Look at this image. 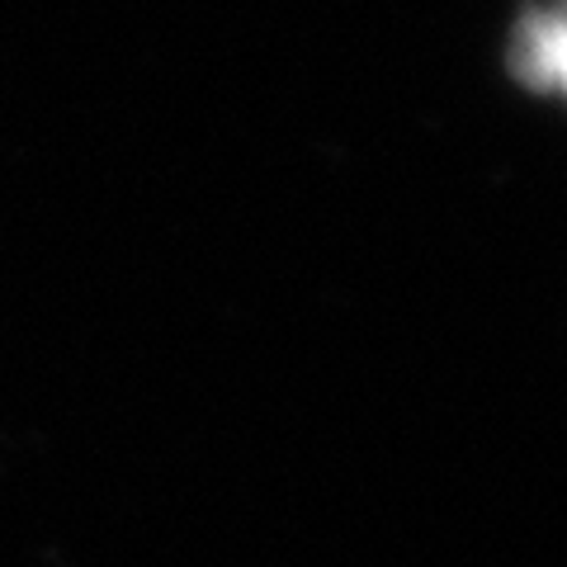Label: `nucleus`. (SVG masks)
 Returning <instances> with one entry per match:
<instances>
[{
  "mask_svg": "<svg viewBox=\"0 0 567 567\" xmlns=\"http://www.w3.org/2000/svg\"><path fill=\"white\" fill-rule=\"evenodd\" d=\"M511 66L525 85H558L563 71V14H529L511 43Z\"/></svg>",
  "mask_w": 567,
  "mask_h": 567,
  "instance_id": "f257e3e1",
  "label": "nucleus"
},
{
  "mask_svg": "<svg viewBox=\"0 0 567 567\" xmlns=\"http://www.w3.org/2000/svg\"><path fill=\"white\" fill-rule=\"evenodd\" d=\"M558 85L567 91V14H563V71H558Z\"/></svg>",
  "mask_w": 567,
  "mask_h": 567,
  "instance_id": "f03ea898",
  "label": "nucleus"
}]
</instances>
